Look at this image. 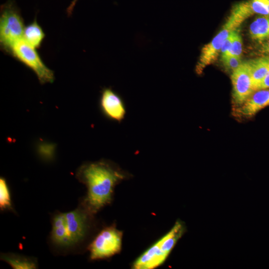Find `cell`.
Instances as JSON below:
<instances>
[{
  "mask_svg": "<svg viewBox=\"0 0 269 269\" xmlns=\"http://www.w3.org/2000/svg\"><path fill=\"white\" fill-rule=\"evenodd\" d=\"M76 176L87 188L83 206L91 214L111 202L115 186L129 174L114 162L102 159L84 163L78 168Z\"/></svg>",
  "mask_w": 269,
  "mask_h": 269,
  "instance_id": "obj_1",
  "label": "cell"
},
{
  "mask_svg": "<svg viewBox=\"0 0 269 269\" xmlns=\"http://www.w3.org/2000/svg\"><path fill=\"white\" fill-rule=\"evenodd\" d=\"M185 231L179 221L161 239L143 253L134 262L135 269H152L162 264Z\"/></svg>",
  "mask_w": 269,
  "mask_h": 269,
  "instance_id": "obj_2",
  "label": "cell"
},
{
  "mask_svg": "<svg viewBox=\"0 0 269 269\" xmlns=\"http://www.w3.org/2000/svg\"><path fill=\"white\" fill-rule=\"evenodd\" d=\"M248 18L238 7L234 6L229 16L219 33L202 48L195 71L198 74L202 73L204 69L213 63L220 53L221 47L225 40Z\"/></svg>",
  "mask_w": 269,
  "mask_h": 269,
  "instance_id": "obj_3",
  "label": "cell"
},
{
  "mask_svg": "<svg viewBox=\"0 0 269 269\" xmlns=\"http://www.w3.org/2000/svg\"><path fill=\"white\" fill-rule=\"evenodd\" d=\"M14 57L31 69L41 84L52 83L54 79L53 72L43 62L35 48L21 39L10 49Z\"/></svg>",
  "mask_w": 269,
  "mask_h": 269,
  "instance_id": "obj_4",
  "label": "cell"
},
{
  "mask_svg": "<svg viewBox=\"0 0 269 269\" xmlns=\"http://www.w3.org/2000/svg\"><path fill=\"white\" fill-rule=\"evenodd\" d=\"M122 232L114 226L102 230L89 245L88 249L92 260L109 258L121 250Z\"/></svg>",
  "mask_w": 269,
  "mask_h": 269,
  "instance_id": "obj_5",
  "label": "cell"
},
{
  "mask_svg": "<svg viewBox=\"0 0 269 269\" xmlns=\"http://www.w3.org/2000/svg\"><path fill=\"white\" fill-rule=\"evenodd\" d=\"M24 28L22 19L16 10L5 9L0 18L1 45L10 49L15 43L23 39Z\"/></svg>",
  "mask_w": 269,
  "mask_h": 269,
  "instance_id": "obj_6",
  "label": "cell"
},
{
  "mask_svg": "<svg viewBox=\"0 0 269 269\" xmlns=\"http://www.w3.org/2000/svg\"><path fill=\"white\" fill-rule=\"evenodd\" d=\"M231 79L233 101L237 108L241 106L255 91L248 61L242 62L237 69L232 71Z\"/></svg>",
  "mask_w": 269,
  "mask_h": 269,
  "instance_id": "obj_7",
  "label": "cell"
},
{
  "mask_svg": "<svg viewBox=\"0 0 269 269\" xmlns=\"http://www.w3.org/2000/svg\"><path fill=\"white\" fill-rule=\"evenodd\" d=\"M99 107L102 114L108 119L122 122L127 114L123 98L111 88H105L101 91Z\"/></svg>",
  "mask_w": 269,
  "mask_h": 269,
  "instance_id": "obj_8",
  "label": "cell"
},
{
  "mask_svg": "<svg viewBox=\"0 0 269 269\" xmlns=\"http://www.w3.org/2000/svg\"><path fill=\"white\" fill-rule=\"evenodd\" d=\"M90 214L83 206L65 213L66 230L72 246L81 242L86 236Z\"/></svg>",
  "mask_w": 269,
  "mask_h": 269,
  "instance_id": "obj_9",
  "label": "cell"
},
{
  "mask_svg": "<svg viewBox=\"0 0 269 269\" xmlns=\"http://www.w3.org/2000/svg\"><path fill=\"white\" fill-rule=\"evenodd\" d=\"M268 106L269 89L258 90L254 91L241 106L236 108V112L242 117L251 118Z\"/></svg>",
  "mask_w": 269,
  "mask_h": 269,
  "instance_id": "obj_10",
  "label": "cell"
},
{
  "mask_svg": "<svg viewBox=\"0 0 269 269\" xmlns=\"http://www.w3.org/2000/svg\"><path fill=\"white\" fill-rule=\"evenodd\" d=\"M50 239L54 245L58 247L72 246L66 230L65 213L58 212L53 216Z\"/></svg>",
  "mask_w": 269,
  "mask_h": 269,
  "instance_id": "obj_11",
  "label": "cell"
},
{
  "mask_svg": "<svg viewBox=\"0 0 269 269\" xmlns=\"http://www.w3.org/2000/svg\"><path fill=\"white\" fill-rule=\"evenodd\" d=\"M249 64L252 84L254 91H256L261 82L269 71V56L250 60Z\"/></svg>",
  "mask_w": 269,
  "mask_h": 269,
  "instance_id": "obj_12",
  "label": "cell"
},
{
  "mask_svg": "<svg viewBox=\"0 0 269 269\" xmlns=\"http://www.w3.org/2000/svg\"><path fill=\"white\" fill-rule=\"evenodd\" d=\"M249 34L251 38L258 42L269 39V16L258 17L250 24Z\"/></svg>",
  "mask_w": 269,
  "mask_h": 269,
  "instance_id": "obj_13",
  "label": "cell"
},
{
  "mask_svg": "<svg viewBox=\"0 0 269 269\" xmlns=\"http://www.w3.org/2000/svg\"><path fill=\"white\" fill-rule=\"evenodd\" d=\"M0 260L8 264L14 269H34L37 268V262L33 258L14 253L1 254Z\"/></svg>",
  "mask_w": 269,
  "mask_h": 269,
  "instance_id": "obj_14",
  "label": "cell"
},
{
  "mask_svg": "<svg viewBox=\"0 0 269 269\" xmlns=\"http://www.w3.org/2000/svg\"><path fill=\"white\" fill-rule=\"evenodd\" d=\"M44 36L42 28L36 21L24 28L23 39L35 48L40 46Z\"/></svg>",
  "mask_w": 269,
  "mask_h": 269,
  "instance_id": "obj_15",
  "label": "cell"
},
{
  "mask_svg": "<svg viewBox=\"0 0 269 269\" xmlns=\"http://www.w3.org/2000/svg\"><path fill=\"white\" fill-rule=\"evenodd\" d=\"M0 208L1 210L12 209L10 191L5 179L0 178Z\"/></svg>",
  "mask_w": 269,
  "mask_h": 269,
  "instance_id": "obj_16",
  "label": "cell"
},
{
  "mask_svg": "<svg viewBox=\"0 0 269 269\" xmlns=\"http://www.w3.org/2000/svg\"><path fill=\"white\" fill-rule=\"evenodd\" d=\"M254 14L269 16V2L268 0H249Z\"/></svg>",
  "mask_w": 269,
  "mask_h": 269,
  "instance_id": "obj_17",
  "label": "cell"
},
{
  "mask_svg": "<svg viewBox=\"0 0 269 269\" xmlns=\"http://www.w3.org/2000/svg\"><path fill=\"white\" fill-rule=\"evenodd\" d=\"M242 53V40L239 32L234 31L232 45L228 55H232L239 58H241Z\"/></svg>",
  "mask_w": 269,
  "mask_h": 269,
  "instance_id": "obj_18",
  "label": "cell"
},
{
  "mask_svg": "<svg viewBox=\"0 0 269 269\" xmlns=\"http://www.w3.org/2000/svg\"><path fill=\"white\" fill-rule=\"evenodd\" d=\"M221 58L224 66L232 71L237 69L242 63L241 58L232 55H227Z\"/></svg>",
  "mask_w": 269,
  "mask_h": 269,
  "instance_id": "obj_19",
  "label": "cell"
},
{
  "mask_svg": "<svg viewBox=\"0 0 269 269\" xmlns=\"http://www.w3.org/2000/svg\"><path fill=\"white\" fill-rule=\"evenodd\" d=\"M235 31H233L224 41L220 51L221 57L225 56L229 54L232 45Z\"/></svg>",
  "mask_w": 269,
  "mask_h": 269,
  "instance_id": "obj_20",
  "label": "cell"
},
{
  "mask_svg": "<svg viewBox=\"0 0 269 269\" xmlns=\"http://www.w3.org/2000/svg\"><path fill=\"white\" fill-rule=\"evenodd\" d=\"M269 89V71L258 88V90Z\"/></svg>",
  "mask_w": 269,
  "mask_h": 269,
  "instance_id": "obj_21",
  "label": "cell"
},
{
  "mask_svg": "<svg viewBox=\"0 0 269 269\" xmlns=\"http://www.w3.org/2000/svg\"><path fill=\"white\" fill-rule=\"evenodd\" d=\"M259 51L264 55L269 56V39L262 44Z\"/></svg>",
  "mask_w": 269,
  "mask_h": 269,
  "instance_id": "obj_22",
  "label": "cell"
},
{
  "mask_svg": "<svg viewBox=\"0 0 269 269\" xmlns=\"http://www.w3.org/2000/svg\"><path fill=\"white\" fill-rule=\"evenodd\" d=\"M269 2V0H268Z\"/></svg>",
  "mask_w": 269,
  "mask_h": 269,
  "instance_id": "obj_23",
  "label": "cell"
}]
</instances>
